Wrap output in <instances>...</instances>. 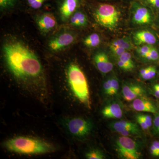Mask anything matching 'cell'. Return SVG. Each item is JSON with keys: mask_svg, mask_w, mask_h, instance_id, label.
Segmentation results:
<instances>
[{"mask_svg": "<svg viewBox=\"0 0 159 159\" xmlns=\"http://www.w3.org/2000/svg\"><path fill=\"white\" fill-rule=\"evenodd\" d=\"M111 96L116 95L118 93L119 88V83L118 78L116 77H113L111 78Z\"/></svg>", "mask_w": 159, "mask_h": 159, "instance_id": "26", "label": "cell"}, {"mask_svg": "<svg viewBox=\"0 0 159 159\" xmlns=\"http://www.w3.org/2000/svg\"><path fill=\"white\" fill-rule=\"evenodd\" d=\"M116 148L119 157L122 159H138L141 157L139 144L129 137L118 138L116 141Z\"/></svg>", "mask_w": 159, "mask_h": 159, "instance_id": "5", "label": "cell"}, {"mask_svg": "<svg viewBox=\"0 0 159 159\" xmlns=\"http://www.w3.org/2000/svg\"><path fill=\"white\" fill-rule=\"evenodd\" d=\"M120 12L116 6L108 4H100L95 10L94 17L100 25L113 30L118 26Z\"/></svg>", "mask_w": 159, "mask_h": 159, "instance_id": "4", "label": "cell"}, {"mask_svg": "<svg viewBox=\"0 0 159 159\" xmlns=\"http://www.w3.org/2000/svg\"><path fill=\"white\" fill-rule=\"evenodd\" d=\"M152 93L155 97L159 99V83L153 85L152 89Z\"/></svg>", "mask_w": 159, "mask_h": 159, "instance_id": "34", "label": "cell"}, {"mask_svg": "<svg viewBox=\"0 0 159 159\" xmlns=\"http://www.w3.org/2000/svg\"><path fill=\"white\" fill-rule=\"evenodd\" d=\"M152 48V47L149 45H144L138 49L137 52L141 57L145 58L149 54Z\"/></svg>", "mask_w": 159, "mask_h": 159, "instance_id": "27", "label": "cell"}, {"mask_svg": "<svg viewBox=\"0 0 159 159\" xmlns=\"http://www.w3.org/2000/svg\"><path fill=\"white\" fill-rule=\"evenodd\" d=\"M134 43L137 45L154 44L157 42L155 36L148 30H141L137 31L134 35Z\"/></svg>", "mask_w": 159, "mask_h": 159, "instance_id": "16", "label": "cell"}, {"mask_svg": "<svg viewBox=\"0 0 159 159\" xmlns=\"http://www.w3.org/2000/svg\"><path fill=\"white\" fill-rule=\"evenodd\" d=\"M36 24L40 31L43 33H48L56 27L57 20L52 13H44L36 19Z\"/></svg>", "mask_w": 159, "mask_h": 159, "instance_id": "12", "label": "cell"}, {"mask_svg": "<svg viewBox=\"0 0 159 159\" xmlns=\"http://www.w3.org/2000/svg\"><path fill=\"white\" fill-rule=\"evenodd\" d=\"M102 88H103L104 93L107 96H111V78L107 79L103 82Z\"/></svg>", "mask_w": 159, "mask_h": 159, "instance_id": "32", "label": "cell"}, {"mask_svg": "<svg viewBox=\"0 0 159 159\" xmlns=\"http://www.w3.org/2000/svg\"><path fill=\"white\" fill-rule=\"evenodd\" d=\"M122 93L124 99L129 102L138 97L145 96V91L139 84H125L122 87Z\"/></svg>", "mask_w": 159, "mask_h": 159, "instance_id": "11", "label": "cell"}, {"mask_svg": "<svg viewBox=\"0 0 159 159\" xmlns=\"http://www.w3.org/2000/svg\"><path fill=\"white\" fill-rule=\"evenodd\" d=\"M117 65L120 69L125 71H131L134 68V67L132 66L119 60H118V61H117Z\"/></svg>", "mask_w": 159, "mask_h": 159, "instance_id": "33", "label": "cell"}, {"mask_svg": "<svg viewBox=\"0 0 159 159\" xmlns=\"http://www.w3.org/2000/svg\"><path fill=\"white\" fill-rule=\"evenodd\" d=\"M110 125L113 130L124 136L140 137L142 134L139 125L130 121L120 120L113 122Z\"/></svg>", "mask_w": 159, "mask_h": 159, "instance_id": "7", "label": "cell"}, {"mask_svg": "<svg viewBox=\"0 0 159 159\" xmlns=\"http://www.w3.org/2000/svg\"><path fill=\"white\" fill-rule=\"evenodd\" d=\"M133 20L138 25L149 24L151 21V16L149 10L144 6H136L133 11Z\"/></svg>", "mask_w": 159, "mask_h": 159, "instance_id": "15", "label": "cell"}, {"mask_svg": "<svg viewBox=\"0 0 159 159\" xmlns=\"http://www.w3.org/2000/svg\"><path fill=\"white\" fill-rule=\"evenodd\" d=\"M66 128L73 136L84 139L89 135L93 129L92 122L82 118H73L65 122Z\"/></svg>", "mask_w": 159, "mask_h": 159, "instance_id": "6", "label": "cell"}, {"mask_svg": "<svg viewBox=\"0 0 159 159\" xmlns=\"http://www.w3.org/2000/svg\"><path fill=\"white\" fill-rule=\"evenodd\" d=\"M159 58L158 52L156 49L152 47L149 54L145 57V59L150 61H156Z\"/></svg>", "mask_w": 159, "mask_h": 159, "instance_id": "30", "label": "cell"}, {"mask_svg": "<svg viewBox=\"0 0 159 159\" xmlns=\"http://www.w3.org/2000/svg\"><path fill=\"white\" fill-rule=\"evenodd\" d=\"M154 114V118L152 123V130L154 134L159 136V107Z\"/></svg>", "mask_w": 159, "mask_h": 159, "instance_id": "23", "label": "cell"}, {"mask_svg": "<svg viewBox=\"0 0 159 159\" xmlns=\"http://www.w3.org/2000/svg\"><path fill=\"white\" fill-rule=\"evenodd\" d=\"M80 0H59L58 9L61 20L66 21L76 11Z\"/></svg>", "mask_w": 159, "mask_h": 159, "instance_id": "9", "label": "cell"}, {"mask_svg": "<svg viewBox=\"0 0 159 159\" xmlns=\"http://www.w3.org/2000/svg\"><path fill=\"white\" fill-rule=\"evenodd\" d=\"M67 77L69 85L74 96L81 103L90 108L88 84L83 72L77 65L71 64L68 67Z\"/></svg>", "mask_w": 159, "mask_h": 159, "instance_id": "3", "label": "cell"}, {"mask_svg": "<svg viewBox=\"0 0 159 159\" xmlns=\"http://www.w3.org/2000/svg\"><path fill=\"white\" fill-rule=\"evenodd\" d=\"M85 157L88 159H103L105 158L104 153L98 149H93L85 154Z\"/></svg>", "mask_w": 159, "mask_h": 159, "instance_id": "21", "label": "cell"}, {"mask_svg": "<svg viewBox=\"0 0 159 159\" xmlns=\"http://www.w3.org/2000/svg\"><path fill=\"white\" fill-rule=\"evenodd\" d=\"M83 43L84 45L88 48H96L100 44L101 39L99 34L93 33L86 37L84 40Z\"/></svg>", "mask_w": 159, "mask_h": 159, "instance_id": "19", "label": "cell"}, {"mask_svg": "<svg viewBox=\"0 0 159 159\" xmlns=\"http://www.w3.org/2000/svg\"><path fill=\"white\" fill-rule=\"evenodd\" d=\"M149 3L154 7L159 8V0H152Z\"/></svg>", "mask_w": 159, "mask_h": 159, "instance_id": "35", "label": "cell"}, {"mask_svg": "<svg viewBox=\"0 0 159 159\" xmlns=\"http://www.w3.org/2000/svg\"><path fill=\"white\" fill-rule=\"evenodd\" d=\"M4 146L9 151L25 155L51 153L55 150L54 146L50 143L28 137L19 136L9 139L4 142Z\"/></svg>", "mask_w": 159, "mask_h": 159, "instance_id": "2", "label": "cell"}, {"mask_svg": "<svg viewBox=\"0 0 159 159\" xmlns=\"http://www.w3.org/2000/svg\"><path fill=\"white\" fill-rule=\"evenodd\" d=\"M110 48L112 54L118 57L121 56L123 53H125V51H126L125 49L119 46H113L111 45Z\"/></svg>", "mask_w": 159, "mask_h": 159, "instance_id": "31", "label": "cell"}, {"mask_svg": "<svg viewBox=\"0 0 159 159\" xmlns=\"http://www.w3.org/2000/svg\"><path fill=\"white\" fill-rule=\"evenodd\" d=\"M75 40V36L70 32L60 33L52 38L48 44L49 48L54 52H58L72 44Z\"/></svg>", "mask_w": 159, "mask_h": 159, "instance_id": "8", "label": "cell"}, {"mask_svg": "<svg viewBox=\"0 0 159 159\" xmlns=\"http://www.w3.org/2000/svg\"><path fill=\"white\" fill-rule=\"evenodd\" d=\"M26 2L29 7L32 9H39L48 0H26Z\"/></svg>", "mask_w": 159, "mask_h": 159, "instance_id": "24", "label": "cell"}, {"mask_svg": "<svg viewBox=\"0 0 159 159\" xmlns=\"http://www.w3.org/2000/svg\"><path fill=\"white\" fill-rule=\"evenodd\" d=\"M156 74L157 69L155 67L150 66H149L148 70L144 76H142V78L145 80H149L155 77Z\"/></svg>", "mask_w": 159, "mask_h": 159, "instance_id": "28", "label": "cell"}, {"mask_svg": "<svg viewBox=\"0 0 159 159\" xmlns=\"http://www.w3.org/2000/svg\"><path fill=\"white\" fill-rule=\"evenodd\" d=\"M70 24L76 27H83L87 25L88 18L85 13L81 11H76L70 18Z\"/></svg>", "mask_w": 159, "mask_h": 159, "instance_id": "17", "label": "cell"}, {"mask_svg": "<svg viewBox=\"0 0 159 159\" xmlns=\"http://www.w3.org/2000/svg\"><path fill=\"white\" fill-rule=\"evenodd\" d=\"M131 107L134 110L139 112L155 114L157 110V107L150 99L142 96L138 97L132 102Z\"/></svg>", "mask_w": 159, "mask_h": 159, "instance_id": "10", "label": "cell"}, {"mask_svg": "<svg viewBox=\"0 0 159 159\" xmlns=\"http://www.w3.org/2000/svg\"><path fill=\"white\" fill-rule=\"evenodd\" d=\"M93 59L97 69L102 74H107L113 69V65L104 52H97L94 55Z\"/></svg>", "mask_w": 159, "mask_h": 159, "instance_id": "14", "label": "cell"}, {"mask_svg": "<svg viewBox=\"0 0 159 159\" xmlns=\"http://www.w3.org/2000/svg\"><path fill=\"white\" fill-rule=\"evenodd\" d=\"M102 114L107 119H121L123 116L122 105L117 101L110 102L102 109Z\"/></svg>", "mask_w": 159, "mask_h": 159, "instance_id": "13", "label": "cell"}, {"mask_svg": "<svg viewBox=\"0 0 159 159\" xmlns=\"http://www.w3.org/2000/svg\"><path fill=\"white\" fill-rule=\"evenodd\" d=\"M135 119L139 126L143 130H148L152 126L153 119L148 114L141 113L137 114Z\"/></svg>", "mask_w": 159, "mask_h": 159, "instance_id": "18", "label": "cell"}, {"mask_svg": "<svg viewBox=\"0 0 159 159\" xmlns=\"http://www.w3.org/2000/svg\"><path fill=\"white\" fill-rule=\"evenodd\" d=\"M118 58L119 60L134 67V64L132 59L131 55L130 53L127 51H125V53H123L122 55L118 57Z\"/></svg>", "mask_w": 159, "mask_h": 159, "instance_id": "25", "label": "cell"}, {"mask_svg": "<svg viewBox=\"0 0 159 159\" xmlns=\"http://www.w3.org/2000/svg\"><path fill=\"white\" fill-rule=\"evenodd\" d=\"M152 0H148V2H151V1Z\"/></svg>", "mask_w": 159, "mask_h": 159, "instance_id": "36", "label": "cell"}, {"mask_svg": "<svg viewBox=\"0 0 159 159\" xmlns=\"http://www.w3.org/2000/svg\"><path fill=\"white\" fill-rule=\"evenodd\" d=\"M149 152L154 157H159V141H154L149 148Z\"/></svg>", "mask_w": 159, "mask_h": 159, "instance_id": "29", "label": "cell"}, {"mask_svg": "<svg viewBox=\"0 0 159 159\" xmlns=\"http://www.w3.org/2000/svg\"><path fill=\"white\" fill-rule=\"evenodd\" d=\"M17 0H0V9L1 11L10 10L16 6Z\"/></svg>", "mask_w": 159, "mask_h": 159, "instance_id": "22", "label": "cell"}, {"mask_svg": "<svg viewBox=\"0 0 159 159\" xmlns=\"http://www.w3.org/2000/svg\"><path fill=\"white\" fill-rule=\"evenodd\" d=\"M111 45L119 46L125 49L126 51L132 50L134 48V45L130 40L128 38H123L114 41L111 43Z\"/></svg>", "mask_w": 159, "mask_h": 159, "instance_id": "20", "label": "cell"}, {"mask_svg": "<svg viewBox=\"0 0 159 159\" xmlns=\"http://www.w3.org/2000/svg\"><path fill=\"white\" fill-rule=\"evenodd\" d=\"M6 65L10 73L27 90L39 99L47 95L43 70L33 51L19 41H10L3 47Z\"/></svg>", "mask_w": 159, "mask_h": 159, "instance_id": "1", "label": "cell"}]
</instances>
